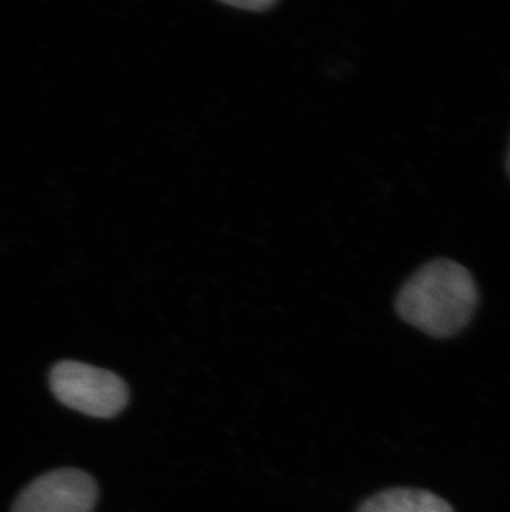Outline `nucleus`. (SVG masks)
Instances as JSON below:
<instances>
[{
  "label": "nucleus",
  "instance_id": "f257e3e1",
  "mask_svg": "<svg viewBox=\"0 0 510 512\" xmlns=\"http://www.w3.org/2000/svg\"><path fill=\"white\" fill-rule=\"evenodd\" d=\"M479 289L466 267L451 259L424 264L396 295V314L434 339L458 335L476 312Z\"/></svg>",
  "mask_w": 510,
  "mask_h": 512
},
{
  "label": "nucleus",
  "instance_id": "f03ea898",
  "mask_svg": "<svg viewBox=\"0 0 510 512\" xmlns=\"http://www.w3.org/2000/svg\"><path fill=\"white\" fill-rule=\"evenodd\" d=\"M50 390L62 405L103 420L121 413L130 400L128 387L118 375L73 360L52 368Z\"/></svg>",
  "mask_w": 510,
  "mask_h": 512
},
{
  "label": "nucleus",
  "instance_id": "7ed1b4c3",
  "mask_svg": "<svg viewBox=\"0 0 510 512\" xmlns=\"http://www.w3.org/2000/svg\"><path fill=\"white\" fill-rule=\"evenodd\" d=\"M95 479L82 469L62 468L34 479L15 499L12 512H92Z\"/></svg>",
  "mask_w": 510,
  "mask_h": 512
},
{
  "label": "nucleus",
  "instance_id": "20e7f679",
  "mask_svg": "<svg viewBox=\"0 0 510 512\" xmlns=\"http://www.w3.org/2000/svg\"><path fill=\"white\" fill-rule=\"evenodd\" d=\"M357 512H454L451 504L424 489L395 488L371 496Z\"/></svg>",
  "mask_w": 510,
  "mask_h": 512
},
{
  "label": "nucleus",
  "instance_id": "39448f33",
  "mask_svg": "<svg viewBox=\"0 0 510 512\" xmlns=\"http://www.w3.org/2000/svg\"><path fill=\"white\" fill-rule=\"evenodd\" d=\"M224 4L231 5V7H236V9H244V10H254V12H264V10H269L274 7L277 2L275 0H241V2H226L224 0Z\"/></svg>",
  "mask_w": 510,
  "mask_h": 512
},
{
  "label": "nucleus",
  "instance_id": "423d86ee",
  "mask_svg": "<svg viewBox=\"0 0 510 512\" xmlns=\"http://www.w3.org/2000/svg\"><path fill=\"white\" fill-rule=\"evenodd\" d=\"M507 173H509V176H510V145H509V151H507Z\"/></svg>",
  "mask_w": 510,
  "mask_h": 512
}]
</instances>
